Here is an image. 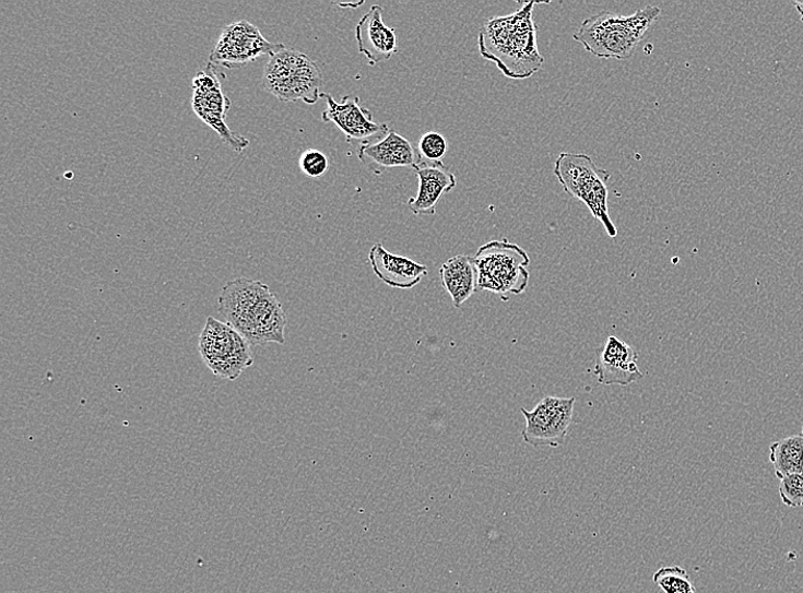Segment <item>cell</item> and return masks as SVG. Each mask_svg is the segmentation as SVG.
Masks as SVG:
<instances>
[{
    "label": "cell",
    "mask_w": 803,
    "mask_h": 593,
    "mask_svg": "<svg viewBox=\"0 0 803 593\" xmlns=\"http://www.w3.org/2000/svg\"><path fill=\"white\" fill-rule=\"evenodd\" d=\"M219 311L251 346L286 344L287 316L261 281L240 277L227 282L219 298Z\"/></svg>",
    "instance_id": "obj_1"
},
{
    "label": "cell",
    "mask_w": 803,
    "mask_h": 593,
    "mask_svg": "<svg viewBox=\"0 0 803 593\" xmlns=\"http://www.w3.org/2000/svg\"><path fill=\"white\" fill-rule=\"evenodd\" d=\"M535 5L538 3H526L510 15L491 17L480 31L481 57L496 63L509 80H528L545 63L536 43Z\"/></svg>",
    "instance_id": "obj_2"
},
{
    "label": "cell",
    "mask_w": 803,
    "mask_h": 593,
    "mask_svg": "<svg viewBox=\"0 0 803 593\" xmlns=\"http://www.w3.org/2000/svg\"><path fill=\"white\" fill-rule=\"evenodd\" d=\"M661 14L660 8L651 5L629 16L602 11L586 19L574 38L594 57L627 60Z\"/></svg>",
    "instance_id": "obj_3"
},
{
    "label": "cell",
    "mask_w": 803,
    "mask_h": 593,
    "mask_svg": "<svg viewBox=\"0 0 803 593\" xmlns=\"http://www.w3.org/2000/svg\"><path fill=\"white\" fill-rule=\"evenodd\" d=\"M554 174L564 191L582 201L594 220L615 238L617 229L609 213V180L611 174L594 165L587 154L563 152L555 163Z\"/></svg>",
    "instance_id": "obj_4"
},
{
    "label": "cell",
    "mask_w": 803,
    "mask_h": 593,
    "mask_svg": "<svg viewBox=\"0 0 803 593\" xmlns=\"http://www.w3.org/2000/svg\"><path fill=\"white\" fill-rule=\"evenodd\" d=\"M265 90L282 102L303 100L317 105L323 75L320 67L302 51L283 47L270 57L264 69Z\"/></svg>",
    "instance_id": "obj_5"
},
{
    "label": "cell",
    "mask_w": 803,
    "mask_h": 593,
    "mask_svg": "<svg viewBox=\"0 0 803 593\" xmlns=\"http://www.w3.org/2000/svg\"><path fill=\"white\" fill-rule=\"evenodd\" d=\"M477 287L497 295H522L529 286L528 252L508 240L491 241L473 257Z\"/></svg>",
    "instance_id": "obj_6"
},
{
    "label": "cell",
    "mask_w": 803,
    "mask_h": 593,
    "mask_svg": "<svg viewBox=\"0 0 803 593\" xmlns=\"http://www.w3.org/2000/svg\"><path fill=\"white\" fill-rule=\"evenodd\" d=\"M199 352L213 375L231 381L253 365L249 342L235 328L213 317L206 319L200 334Z\"/></svg>",
    "instance_id": "obj_7"
},
{
    "label": "cell",
    "mask_w": 803,
    "mask_h": 593,
    "mask_svg": "<svg viewBox=\"0 0 803 593\" xmlns=\"http://www.w3.org/2000/svg\"><path fill=\"white\" fill-rule=\"evenodd\" d=\"M192 108L196 115L214 129L220 138L233 150L241 153L250 144L243 135L232 132L226 124L231 99L224 93L216 67L209 63L200 70L192 83Z\"/></svg>",
    "instance_id": "obj_8"
},
{
    "label": "cell",
    "mask_w": 803,
    "mask_h": 593,
    "mask_svg": "<svg viewBox=\"0 0 803 593\" xmlns=\"http://www.w3.org/2000/svg\"><path fill=\"white\" fill-rule=\"evenodd\" d=\"M575 398L542 399L532 411L521 408L527 420L523 440L533 448H558L574 423Z\"/></svg>",
    "instance_id": "obj_9"
},
{
    "label": "cell",
    "mask_w": 803,
    "mask_h": 593,
    "mask_svg": "<svg viewBox=\"0 0 803 593\" xmlns=\"http://www.w3.org/2000/svg\"><path fill=\"white\" fill-rule=\"evenodd\" d=\"M283 44L269 41L253 24L241 20L227 25L212 51L210 63L237 69L261 58L273 56Z\"/></svg>",
    "instance_id": "obj_10"
},
{
    "label": "cell",
    "mask_w": 803,
    "mask_h": 593,
    "mask_svg": "<svg viewBox=\"0 0 803 593\" xmlns=\"http://www.w3.org/2000/svg\"><path fill=\"white\" fill-rule=\"evenodd\" d=\"M321 97L327 100L322 120L339 127L349 143L358 144V147L374 144L391 132L387 123L376 122L373 114L361 107L358 96L347 95L339 102L332 95L322 92Z\"/></svg>",
    "instance_id": "obj_11"
},
{
    "label": "cell",
    "mask_w": 803,
    "mask_h": 593,
    "mask_svg": "<svg viewBox=\"0 0 803 593\" xmlns=\"http://www.w3.org/2000/svg\"><path fill=\"white\" fill-rule=\"evenodd\" d=\"M383 10L374 5L358 21L355 31L358 51L371 67L390 61L399 51L397 32L385 24Z\"/></svg>",
    "instance_id": "obj_12"
},
{
    "label": "cell",
    "mask_w": 803,
    "mask_h": 593,
    "mask_svg": "<svg viewBox=\"0 0 803 593\" xmlns=\"http://www.w3.org/2000/svg\"><path fill=\"white\" fill-rule=\"evenodd\" d=\"M595 356L594 375L602 384L627 386L643 378L637 366V352L614 336L606 340Z\"/></svg>",
    "instance_id": "obj_13"
},
{
    "label": "cell",
    "mask_w": 803,
    "mask_h": 593,
    "mask_svg": "<svg viewBox=\"0 0 803 593\" xmlns=\"http://www.w3.org/2000/svg\"><path fill=\"white\" fill-rule=\"evenodd\" d=\"M357 158L376 175L392 168L413 169L421 163L418 151L393 131L374 144L359 146Z\"/></svg>",
    "instance_id": "obj_14"
},
{
    "label": "cell",
    "mask_w": 803,
    "mask_h": 593,
    "mask_svg": "<svg viewBox=\"0 0 803 593\" xmlns=\"http://www.w3.org/2000/svg\"><path fill=\"white\" fill-rule=\"evenodd\" d=\"M413 170L420 179V189L416 197L409 199V209L416 216H433L440 198L457 187V178L444 163L421 162Z\"/></svg>",
    "instance_id": "obj_15"
},
{
    "label": "cell",
    "mask_w": 803,
    "mask_h": 593,
    "mask_svg": "<svg viewBox=\"0 0 803 593\" xmlns=\"http://www.w3.org/2000/svg\"><path fill=\"white\" fill-rule=\"evenodd\" d=\"M369 262L377 277L394 289L409 290L417 287L428 274L425 265L386 250L382 244H376L371 248Z\"/></svg>",
    "instance_id": "obj_16"
},
{
    "label": "cell",
    "mask_w": 803,
    "mask_h": 593,
    "mask_svg": "<svg viewBox=\"0 0 803 593\" xmlns=\"http://www.w3.org/2000/svg\"><path fill=\"white\" fill-rule=\"evenodd\" d=\"M442 286L450 295L456 308H460L477 289V272L473 257L458 254L439 269Z\"/></svg>",
    "instance_id": "obj_17"
},
{
    "label": "cell",
    "mask_w": 803,
    "mask_h": 593,
    "mask_svg": "<svg viewBox=\"0 0 803 593\" xmlns=\"http://www.w3.org/2000/svg\"><path fill=\"white\" fill-rule=\"evenodd\" d=\"M769 460L777 478L803 473V436L794 435L772 443Z\"/></svg>",
    "instance_id": "obj_18"
},
{
    "label": "cell",
    "mask_w": 803,
    "mask_h": 593,
    "mask_svg": "<svg viewBox=\"0 0 803 593\" xmlns=\"http://www.w3.org/2000/svg\"><path fill=\"white\" fill-rule=\"evenodd\" d=\"M663 593H695V588L681 566L662 567L653 577Z\"/></svg>",
    "instance_id": "obj_19"
},
{
    "label": "cell",
    "mask_w": 803,
    "mask_h": 593,
    "mask_svg": "<svg viewBox=\"0 0 803 593\" xmlns=\"http://www.w3.org/2000/svg\"><path fill=\"white\" fill-rule=\"evenodd\" d=\"M448 149L449 145L444 135L428 132L421 138L417 151L421 162L435 164L442 163Z\"/></svg>",
    "instance_id": "obj_20"
},
{
    "label": "cell",
    "mask_w": 803,
    "mask_h": 593,
    "mask_svg": "<svg viewBox=\"0 0 803 593\" xmlns=\"http://www.w3.org/2000/svg\"><path fill=\"white\" fill-rule=\"evenodd\" d=\"M780 497L789 508L803 507V473L791 474L781 479Z\"/></svg>",
    "instance_id": "obj_21"
},
{
    "label": "cell",
    "mask_w": 803,
    "mask_h": 593,
    "mask_svg": "<svg viewBox=\"0 0 803 593\" xmlns=\"http://www.w3.org/2000/svg\"><path fill=\"white\" fill-rule=\"evenodd\" d=\"M330 166L326 154L317 149H307L299 158V168L308 177L318 178L326 175Z\"/></svg>",
    "instance_id": "obj_22"
},
{
    "label": "cell",
    "mask_w": 803,
    "mask_h": 593,
    "mask_svg": "<svg viewBox=\"0 0 803 593\" xmlns=\"http://www.w3.org/2000/svg\"><path fill=\"white\" fill-rule=\"evenodd\" d=\"M795 8L798 12L801 13L803 20V3L795 2Z\"/></svg>",
    "instance_id": "obj_23"
},
{
    "label": "cell",
    "mask_w": 803,
    "mask_h": 593,
    "mask_svg": "<svg viewBox=\"0 0 803 593\" xmlns=\"http://www.w3.org/2000/svg\"><path fill=\"white\" fill-rule=\"evenodd\" d=\"M802 436H803V426H802Z\"/></svg>",
    "instance_id": "obj_24"
}]
</instances>
